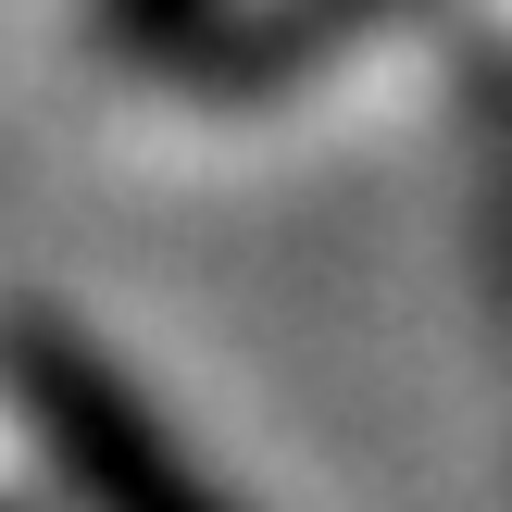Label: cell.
<instances>
[{
	"instance_id": "obj_1",
	"label": "cell",
	"mask_w": 512,
	"mask_h": 512,
	"mask_svg": "<svg viewBox=\"0 0 512 512\" xmlns=\"http://www.w3.org/2000/svg\"><path fill=\"white\" fill-rule=\"evenodd\" d=\"M0 400H13V425L38 438L50 488L75 512H238L188 463V438L125 388V363L88 325H63V313H13L0 325Z\"/></svg>"
}]
</instances>
